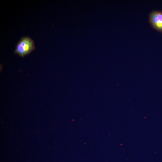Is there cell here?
Wrapping results in <instances>:
<instances>
[{
	"label": "cell",
	"instance_id": "2",
	"mask_svg": "<svg viewBox=\"0 0 162 162\" xmlns=\"http://www.w3.org/2000/svg\"><path fill=\"white\" fill-rule=\"evenodd\" d=\"M149 22L153 28L162 32V11H153L149 15Z\"/></svg>",
	"mask_w": 162,
	"mask_h": 162
},
{
	"label": "cell",
	"instance_id": "1",
	"mask_svg": "<svg viewBox=\"0 0 162 162\" xmlns=\"http://www.w3.org/2000/svg\"><path fill=\"white\" fill-rule=\"evenodd\" d=\"M35 48L33 40L28 37L22 38L17 44L15 52L22 57L29 53Z\"/></svg>",
	"mask_w": 162,
	"mask_h": 162
}]
</instances>
